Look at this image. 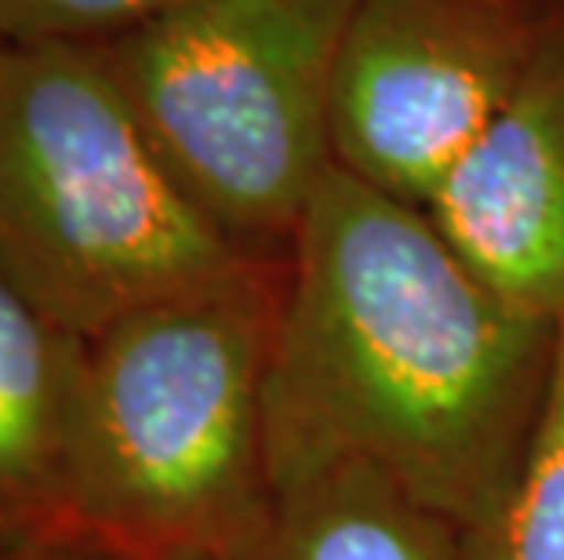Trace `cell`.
<instances>
[{
  "instance_id": "obj_13",
  "label": "cell",
  "mask_w": 564,
  "mask_h": 560,
  "mask_svg": "<svg viewBox=\"0 0 564 560\" xmlns=\"http://www.w3.org/2000/svg\"><path fill=\"white\" fill-rule=\"evenodd\" d=\"M0 47H4V41H0Z\"/></svg>"
},
{
  "instance_id": "obj_6",
  "label": "cell",
  "mask_w": 564,
  "mask_h": 560,
  "mask_svg": "<svg viewBox=\"0 0 564 560\" xmlns=\"http://www.w3.org/2000/svg\"><path fill=\"white\" fill-rule=\"evenodd\" d=\"M426 216L502 299L564 309V22Z\"/></svg>"
},
{
  "instance_id": "obj_1",
  "label": "cell",
  "mask_w": 564,
  "mask_h": 560,
  "mask_svg": "<svg viewBox=\"0 0 564 560\" xmlns=\"http://www.w3.org/2000/svg\"><path fill=\"white\" fill-rule=\"evenodd\" d=\"M557 320L507 303L423 208L332 168L288 248L267 383L273 492L361 462L477 528L543 415Z\"/></svg>"
},
{
  "instance_id": "obj_8",
  "label": "cell",
  "mask_w": 564,
  "mask_h": 560,
  "mask_svg": "<svg viewBox=\"0 0 564 560\" xmlns=\"http://www.w3.org/2000/svg\"><path fill=\"white\" fill-rule=\"evenodd\" d=\"M241 560H466V528L361 462L284 476L262 542Z\"/></svg>"
},
{
  "instance_id": "obj_12",
  "label": "cell",
  "mask_w": 564,
  "mask_h": 560,
  "mask_svg": "<svg viewBox=\"0 0 564 560\" xmlns=\"http://www.w3.org/2000/svg\"><path fill=\"white\" fill-rule=\"evenodd\" d=\"M175 560H223V557H175ZM241 560V557H237Z\"/></svg>"
},
{
  "instance_id": "obj_10",
  "label": "cell",
  "mask_w": 564,
  "mask_h": 560,
  "mask_svg": "<svg viewBox=\"0 0 564 560\" xmlns=\"http://www.w3.org/2000/svg\"><path fill=\"white\" fill-rule=\"evenodd\" d=\"M172 0H0L4 44H102Z\"/></svg>"
},
{
  "instance_id": "obj_9",
  "label": "cell",
  "mask_w": 564,
  "mask_h": 560,
  "mask_svg": "<svg viewBox=\"0 0 564 560\" xmlns=\"http://www.w3.org/2000/svg\"><path fill=\"white\" fill-rule=\"evenodd\" d=\"M466 560H564V309L543 415L496 509L466 531Z\"/></svg>"
},
{
  "instance_id": "obj_7",
  "label": "cell",
  "mask_w": 564,
  "mask_h": 560,
  "mask_svg": "<svg viewBox=\"0 0 564 560\" xmlns=\"http://www.w3.org/2000/svg\"><path fill=\"white\" fill-rule=\"evenodd\" d=\"M88 339L0 281V553L80 535L74 506Z\"/></svg>"
},
{
  "instance_id": "obj_3",
  "label": "cell",
  "mask_w": 564,
  "mask_h": 560,
  "mask_svg": "<svg viewBox=\"0 0 564 560\" xmlns=\"http://www.w3.org/2000/svg\"><path fill=\"white\" fill-rule=\"evenodd\" d=\"M256 255L194 205L91 44L0 47V281L95 339Z\"/></svg>"
},
{
  "instance_id": "obj_2",
  "label": "cell",
  "mask_w": 564,
  "mask_h": 560,
  "mask_svg": "<svg viewBox=\"0 0 564 560\" xmlns=\"http://www.w3.org/2000/svg\"><path fill=\"white\" fill-rule=\"evenodd\" d=\"M284 259H256L88 339L77 528L131 560L248 557L273 517L267 383Z\"/></svg>"
},
{
  "instance_id": "obj_5",
  "label": "cell",
  "mask_w": 564,
  "mask_h": 560,
  "mask_svg": "<svg viewBox=\"0 0 564 560\" xmlns=\"http://www.w3.org/2000/svg\"><path fill=\"white\" fill-rule=\"evenodd\" d=\"M564 22V0H354L332 85V161L423 208Z\"/></svg>"
},
{
  "instance_id": "obj_11",
  "label": "cell",
  "mask_w": 564,
  "mask_h": 560,
  "mask_svg": "<svg viewBox=\"0 0 564 560\" xmlns=\"http://www.w3.org/2000/svg\"><path fill=\"white\" fill-rule=\"evenodd\" d=\"M0 560H131V557L110 550L99 539H88V535H66V539H47V542L19 546V550H4Z\"/></svg>"
},
{
  "instance_id": "obj_4",
  "label": "cell",
  "mask_w": 564,
  "mask_h": 560,
  "mask_svg": "<svg viewBox=\"0 0 564 560\" xmlns=\"http://www.w3.org/2000/svg\"><path fill=\"white\" fill-rule=\"evenodd\" d=\"M354 0H172L91 44L178 186L256 255H288L332 161Z\"/></svg>"
}]
</instances>
